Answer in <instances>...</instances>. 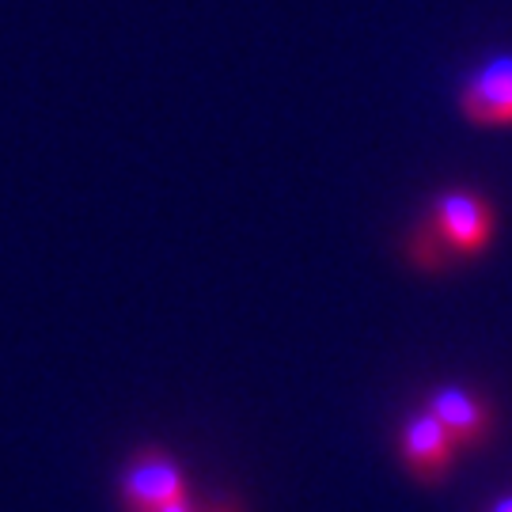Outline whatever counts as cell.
Returning a JSON list of instances; mask_svg holds the SVG:
<instances>
[{
    "label": "cell",
    "mask_w": 512,
    "mask_h": 512,
    "mask_svg": "<svg viewBox=\"0 0 512 512\" xmlns=\"http://www.w3.org/2000/svg\"><path fill=\"white\" fill-rule=\"evenodd\" d=\"M494 512H512V497H505V501H497Z\"/></svg>",
    "instance_id": "obj_8"
},
{
    "label": "cell",
    "mask_w": 512,
    "mask_h": 512,
    "mask_svg": "<svg viewBox=\"0 0 512 512\" xmlns=\"http://www.w3.org/2000/svg\"><path fill=\"white\" fill-rule=\"evenodd\" d=\"M425 410L437 414L440 425L452 433V440H456L459 448H475L494 429V414H490L486 399H478V395L463 391V387H437L429 395Z\"/></svg>",
    "instance_id": "obj_5"
},
{
    "label": "cell",
    "mask_w": 512,
    "mask_h": 512,
    "mask_svg": "<svg viewBox=\"0 0 512 512\" xmlns=\"http://www.w3.org/2000/svg\"><path fill=\"white\" fill-rule=\"evenodd\" d=\"M459 114L482 129L512 126V57H494L463 80Z\"/></svg>",
    "instance_id": "obj_3"
},
{
    "label": "cell",
    "mask_w": 512,
    "mask_h": 512,
    "mask_svg": "<svg viewBox=\"0 0 512 512\" xmlns=\"http://www.w3.org/2000/svg\"><path fill=\"white\" fill-rule=\"evenodd\" d=\"M459 444L452 433L440 425L433 410H418L414 418H406L403 433H399V456H403L406 471L418 482H440L456 463Z\"/></svg>",
    "instance_id": "obj_4"
},
{
    "label": "cell",
    "mask_w": 512,
    "mask_h": 512,
    "mask_svg": "<svg viewBox=\"0 0 512 512\" xmlns=\"http://www.w3.org/2000/svg\"><path fill=\"white\" fill-rule=\"evenodd\" d=\"M156 512H198L194 505H190V497L186 501H175V505H164V509H156Z\"/></svg>",
    "instance_id": "obj_7"
},
{
    "label": "cell",
    "mask_w": 512,
    "mask_h": 512,
    "mask_svg": "<svg viewBox=\"0 0 512 512\" xmlns=\"http://www.w3.org/2000/svg\"><path fill=\"white\" fill-rule=\"evenodd\" d=\"M190 486L179 467V459L167 456L164 448H141L137 456H129L122 471V501L126 512H156L164 505L186 501Z\"/></svg>",
    "instance_id": "obj_2"
},
{
    "label": "cell",
    "mask_w": 512,
    "mask_h": 512,
    "mask_svg": "<svg viewBox=\"0 0 512 512\" xmlns=\"http://www.w3.org/2000/svg\"><path fill=\"white\" fill-rule=\"evenodd\" d=\"M410 258H414V266H421V270H440L448 258H452V251H448V243L440 239V232L425 220L418 232L410 236Z\"/></svg>",
    "instance_id": "obj_6"
},
{
    "label": "cell",
    "mask_w": 512,
    "mask_h": 512,
    "mask_svg": "<svg viewBox=\"0 0 512 512\" xmlns=\"http://www.w3.org/2000/svg\"><path fill=\"white\" fill-rule=\"evenodd\" d=\"M429 224L440 232V239L448 243L452 255L475 258L494 243L497 213L486 194L467 190V186H456V190H444V194L433 198Z\"/></svg>",
    "instance_id": "obj_1"
}]
</instances>
